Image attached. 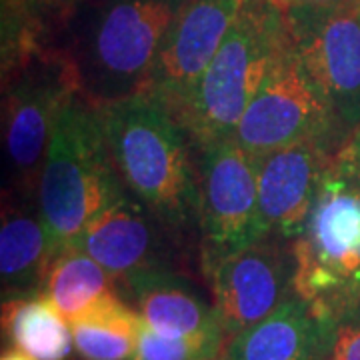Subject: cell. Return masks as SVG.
<instances>
[{"label":"cell","mask_w":360,"mask_h":360,"mask_svg":"<svg viewBox=\"0 0 360 360\" xmlns=\"http://www.w3.org/2000/svg\"><path fill=\"white\" fill-rule=\"evenodd\" d=\"M232 136L252 156H264L302 141H326L338 146L348 141L290 34Z\"/></svg>","instance_id":"7"},{"label":"cell","mask_w":360,"mask_h":360,"mask_svg":"<svg viewBox=\"0 0 360 360\" xmlns=\"http://www.w3.org/2000/svg\"><path fill=\"white\" fill-rule=\"evenodd\" d=\"M336 326L322 322L298 296H290L264 321L234 335L226 360H328Z\"/></svg>","instance_id":"15"},{"label":"cell","mask_w":360,"mask_h":360,"mask_svg":"<svg viewBox=\"0 0 360 360\" xmlns=\"http://www.w3.org/2000/svg\"><path fill=\"white\" fill-rule=\"evenodd\" d=\"M2 328L13 348L37 360H66L75 348L70 322L44 292L4 300Z\"/></svg>","instance_id":"18"},{"label":"cell","mask_w":360,"mask_h":360,"mask_svg":"<svg viewBox=\"0 0 360 360\" xmlns=\"http://www.w3.org/2000/svg\"><path fill=\"white\" fill-rule=\"evenodd\" d=\"M200 269L229 340L295 296L292 243L276 236H264Z\"/></svg>","instance_id":"9"},{"label":"cell","mask_w":360,"mask_h":360,"mask_svg":"<svg viewBox=\"0 0 360 360\" xmlns=\"http://www.w3.org/2000/svg\"><path fill=\"white\" fill-rule=\"evenodd\" d=\"M342 146L302 141L257 156L258 217L266 236L295 243L302 234L322 176Z\"/></svg>","instance_id":"12"},{"label":"cell","mask_w":360,"mask_h":360,"mask_svg":"<svg viewBox=\"0 0 360 360\" xmlns=\"http://www.w3.org/2000/svg\"><path fill=\"white\" fill-rule=\"evenodd\" d=\"M0 360H37V359L28 356L26 352L18 350V348H11V350H6V352L2 354V359Z\"/></svg>","instance_id":"25"},{"label":"cell","mask_w":360,"mask_h":360,"mask_svg":"<svg viewBox=\"0 0 360 360\" xmlns=\"http://www.w3.org/2000/svg\"><path fill=\"white\" fill-rule=\"evenodd\" d=\"M246 0H188L170 26L142 94L174 116L217 56Z\"/></svg>","instance_id":"11"},{"label":"cell","mask_w":360,"mask_h":360,"mask_svg":"<svg viewBox=\"0 0 360 360\" xmlns=\"http://www.w3.org/2000/svg\"><path fill=\"white\" fill-rule=\"evenodd\" d=\"M78 92L75 65L60 49L42 46L4 75V156L18 196H37L54 129Z\"/></svg>","instance_id":"6"},{"label":"cell","mask_w":360,"mask_h":360,"mask_svg":"<svg viewBox=\"0 0 360 360\" xmlns=\"http://www.w3.org/2000/svg\"><path fill=\"white\" fill-rule=\"evenodd\" d=\"M142 324L170 336L224 335L214 302L172 266L141 272L118 284ZM229 338V336H226Z\"/></svg>","instance_id":"14"},{"label":"cell","mask_w":360,"mask_h":360,"mask_svg":"<svg viewBox=\"0 0 360 360\" xmlns=\"http://www.w3.org/2000/svg\"><path fill=\"white\" fill-rule=\"evenodd\" d=\"M284 16L296 52L350 139L360 129V4L284 11Z\"/></svg>","instance_id":"10"},{"label":"cell","mask_w":360,"mask_h":360,"mask_svg":"<svg viewBox=\"0 0 360 360\" xmlns=\"http://www.w3.org/2000/svg\"><path fill=\"white\" fill-rule=\"evenodd\" d=\"M141 328L139 312L122 296L70 324L75 350L84 360H132Z\"/></svg>","instance_id":"19"},{"label":"cell","mask_w":360,"mask_h":360,"mask_svg":"<svg viewBox=\"0 0 360 360\" xmlns=\"http://www.w3.org/2000/svg\"><path fill=\"white\" fill-rule=\"evenodd\" d=\"M167 232L139 198L127 193L92 220L70 246L94 258L120 284L146 270L172 266Z\"/></svg>","instance_id":"13"},{"label":"cell","mask_w":360,"mask_h":360,"mask_svg":"<svg viewBox=\"0 0 360 360\" xmlns=\"http://www.w3.org/2000/svg\"><path fill=\"white\" fill-rule=\"evenodd\" d=\"M42 292L70 324L120 298L115 278L94 258L75 246H68L52 258Z\"/></svg>","instance_id":"17"},{"label":"cell","mask_w":360,"mask_h":360,"mask_svg":"<svg viewBox=\"0 0 360 360\" xmlns=\"http://www.w3.org/2000/svg\"><path fill=\"white\" fill-rule=\"evenodd\" d=\"M198 158V229L200 264L226 257L264 238L258 217L257 156L234 136L196 148Z\"/></svg>","instance_id":"8"},{"label":"cell","mask_w":360,"mask_h":360,"mask_svg":"<svg viewBox=\"0 0 360 360\" xmlns=\"http://www.w3.org/2000/svg\"><path fill=\"white\" fill-rule=\"evenodd\" d=\"M51 260L39 202L25 196L4 202L0 226V278L4 300L42 292Z\"/></svg>","instance_id":"16"},{"label":"cell","mask_w":360,"mask_h":360,"mask_svg":"<svg viewBox=\"0 0 360 360\" xmlns=\"http://www.w3.org/2000/svg\"><path fill=\"white\" fill-rule=\"evenodd\" d=\"M127 193L106 141L101 106L78 92L58 118L37 191L51 257L72 245Z\"/></svg>","instance_id":"3"},{"label":"cell","mask_w":360,"mask_h":360,"mask_svg":"<svg viewBox=\"0 0 360 360\" xmlns=\"http://www.w3.org/2000/svg\"><path fill=\"white\" fill-rule=\"evenodd\" d=\"M342 148H345L348 160H350V165L354 168V174H356V179H359L360 184V129L354 130V132L350 134V139L345 142Z\"/></svg>","instance_id":"23"},{"label":"cell","mask_w":360,"mask_h":360,"mask_svg":"<svg viewBox=\"0 0 360 360\" xmlns=\"http://www.w3.org/2000/svg\"><path fill=\"white\" fill-rule=\"evenodd\" d=\"M360 309L338 322L328 360H360Z\"/></svg>","instance_id":"21"},{"label":"cell","mask_w":360,"mask_h":360,"mask_svg":"<svg viewBox=\"0 0 360 360\" xmlns=\"http://www.w3.org/2000/svg\"><path fill=\"white\" fill-rule=\"evenodd\" d=\"M40 2L49 8H54V11H68L70 13L75 6H78L84 0H40Z\"/></svg>","instance_id":"24"},{"label":"cell","mask_w":360,"mask_h":360,"mask_svg":"<svg viewBox=\"0 0 360 360\" xmlns=\"http://www.w3.org/2000/svg\"><path fill=\"white\" fill-rule=\"evenodd\" d=\"M106 141L127 191L168 231L198 224V167L191 134L148 94L101 106ZM196 148V146H194Z\"/></svg>","instance_id":"1"},{"label":"cell","mask_w":360,"mask_h":360,"mask_svg":"<svg viewBox=\"0 0 360 360\" xmlns=\"http://www.w3.org/2000/svg\"><path fill=\"white\" fill-rule=\"evenodd\" d=\"M205 360H226V356H224V350H222L219 356H212V359H205Z\"/></svg>","instance_id":"26"},{"label":"cell","mask_w":360,"mask_h":360,"mask_svg":"<svg viewBox=\"0 0 360 360\" xmlns=\"http://www.w3.org/2000/svg\"><path fill=\"white\" fill-rule=\"evenodd\" d=\"M292 252L295 295L322 322L338 326L360 309V184L345 148L326 168Z\"/></svg>","instance_id":"4"},{"label":"cell","mask_w":360,"mask_h":360,"mask_svg":"<svg viewBox=\"0 0 360 360\" xmlns=\"http://www.w3.org/2000/svg\"><path fill=\"white\" fill-rule=\"evenodd\" d=\"M288 40L283 8L246 0L222 46L176 116L194 146L231 136Z\"/></svg>","instance_id":"5"},{"label":"cell","mask_w":360,"mask_h":360,"mask_svg":"<svg viewBox=\"0 0 360 360\" xmlns=\"http://www.w3.org/2000/svg\"><path fill=\"white\" fill-rule=\"evenodd\" d=\"M188 0H84L65 49L80 94L96 106L142 94L158 52Z\"/></svg>","instance_id":"2"},{"label":"cell","mask_w":360,"mask_h":360,"mask_svg":"<svg viewBox=\"0 0 360 360\" xmlns=\"http://www.w3.org/2000/svg\"><path fill=\"white\" fill-rule=\"evenodd\" d=\"M276 4L283 11H300V8H338V6H348V4H360V0H269Z\"/></svg>","instance_id":"22"},{"label":"cell","mask_w":360,"mask_h":360,"mask_svg":"<svg viewBox=\"0 0 360 360\" xmlns=\"http://www.w3.org/2000/svg\"><path fill=\"white\" fill-rule=\"evenodd\" d=\"M229 342L224 335L170 336L142 324L132 360H205L219 356Z\"/></svg>","instance_id":"20"}]
</instances>
